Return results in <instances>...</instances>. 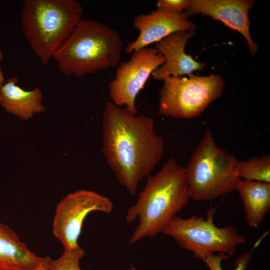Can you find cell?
<instances>
[{"label":"cell","mask_w":270,"mask_h":270,"mask_svg":"<svg viewBox=\"0 0 270 270\" xmlns=\"http://www.w3.org/2000/svg\"><path fill=\"white\" fill-rule=\"evenodd\" d=\"M102 154L118 182L132 195L139 182L150 175L164 149L153 118L135 114L112 102L102 116Z\"/></svg>","instance_id":"6da1fadb"},{"label":"cell","mask_w":270,"mask_h":270,"mask_svg":"<svg viewBox=\"0 0 270 270\" xmlns=\"http://www.w3.org/2000/svg\"><path fill=\"white\" fill-rule=\"evenodd\" d=\"M146 178L136 202L128 208L125 216L128 223L138 220L129 240L130 244L162 232L190 199L184 168L173 158H170L158 173Z\"/></svg>","instance_id":"7a4b0ae2"},{"label":"cell","mask_w":270,"mask_h":270,"mask_svg":"<svg viewBox=\"0 0 270 270\" xmlns=\"http://www.w3.org/2000/svg\"><path fill=\"white\" fill-rule=\"evenodd\" d=\"M122 46L115 30L82 18L52 58L66 76L81 77L118 66Z\"/></svg>","instance_id":"3957f363"},{"label":"cell","mask_w":270,"mask_h":270,"mask_svg":"<svg viewBox=\"0 0 270 270\" xmlns=\"http://www.w3.org/2000/svg\"><path fill=\"white\" fill-rule=\"evenodd\" d=\"M76 0H25L20 20L23 34L42 64L46 66L82 18Z\"/></svg>","instance_id":"277c9868"},{"label":"cell","mask_w":270,"mask_h":270,"mask_svg":"<svg viewBox=\"0 0 270 270\" xmlns=\"http://www.w3.org/2000/svg\"><path fill=\"white\" fill-rule=\"evenodd\" d=\"M238 160L218 148L207 128L184 168L190 198L212 200L236 190Z\"/></svg>","instance_id":"5b68a950"},{"label":"cell","mask_w":270,"mask_h":270,"mask_svg":"<svg viewBox=\"0 0 270 270\" xmlns=\"http://www.w3.org/2000/svg\"><path fill=\"white\" fill-rule=\"evenodd\" d=\"M215 208H210L206 218L194 215L188 218L174 216L162 233L170 236L178 246L202 260L206 256L222 252L231 256L246 239L231 226L218 227L214 222Z\"/></svg>","instance_id":"8992f818"},{"label":"cell","mask_w":270,"mask_h":270,"mask_svg":"<svg viewBox=\"0 0 270 270\" xmlns=\"http://www.w3.org/2000/svg\"><path fill=\"white\" fill-rule=\"evenodd\" d=\"M164 78L159 92L158 114L165 117L191 118L200 115L222 94L224 82L219 74Z\"/></svg>","instance_id":"52a82bcc"},{"label":"cell","mask_w":270,"mask_h":270,"mask_svg":"<svg viewBox=\"0 0 270 270\" xmlns=\"http://www.w3.org/2000/svg\"><path fill=\"white\" fill-rule=\"evenodd\" d=\"M113 204L106 196L92 190H81L64 196L58 204L52 220L54 236L64 248L78 247L84 222L94 212L110 213Z\"/></svg>","instance_id":"ba28073f"},{"label":"cell","mask_w":270,"mask_h":270,"mask_svg":"<svg viewBox=\"0 0 270 270\" xmlns=\"http://www.w3.org/2000/svg\"><path fill=\"white\" fill-rule=\"evenodd\" d=\"M166 62L156 48L147 47L135 50L128 61L118 65L114 78L108 85L112 102L138 114L137 95L152 72Z\"/></svg>","instance_id":"9c48e42d"},{"label":"cell","mask_w":270,"mask_h":270,"mask_svg":"<svg viewBox=\"0 0 270 270\" xmlns=\"http://www.w3.org/2000/svg\"><path fill=\"white\" fill-rule=\"evenodd\" d=\"M254 4L252 0H191L185 12L188 16L200 13L203 16H210L238 31L246 38L252 54L254 56L258 47L250 34L248 15Z\"/></svg>","instance_id":"30bf717a"},{"label":"cell","mask_w":270,"mask_h":270,"mask_svg":"<svg viewBox=\"0 0 270 270\" xmlns=\"http://www.w3.org/2000/svg\"><path fill=\"white\" fill-rule=\"evenodd\" d=\"M188 18L184 12L176 14L158 9L150 14L136 15L133 24L139 34L136 40L128 44L125 52L129 54L146 48L176 32L194 30V24Z\"/></svg>","instance_id":"8fae6325"},{"label":"cell","mask_w":270,"mask_h":270,"mask_svg":"<svg viewBox=\"0 0 270 270\" xmlns=\"http://www.w3.org/2000/svg\"><path fill=\"white\" fill-rule=\"evenodd\" d=\"M194 34V30L178 31L156 43V48L166 62L152 72L154 80H163L168 76H189L205 67L204 62L196 61L184 52L188 40Z\"/></svg>","instance_id":"7c38bea8"},{"label":"cell","mask_w":270,"mask_h":270,"mask_svg":"<svg viewBox=\"0 0 270 270\" xmlns=\"http://www.w3.org/2000/svg\"><path fill=\"white\" fill-rule=\"evenodd\" d=\"M18 81L16 77L10 78L1 86L0 105L6 112L27 120L45 110L42 102V92L38 87L24 90L16 84Z\"/></svg>","instance_id":"4fadbf2b"},{"label":"cell","mask_w":270,"mask_h":270,"mask_svg":"<svg viewBox=\"0 0 270 270\" xmlns=\"http://www.w3.org/2000/svg\"><path fill=\"white\" fill-rule=\"evenodd\" d=\"M43 258L31 251L10 228L0 222V269L32 270Z\"/></svg>","instance_id":"5bb4252c"},{"label":"cell","mask_w":270,"mask_h":270,"mask_svg":"<svg viewBox=\"0 0 270 270\" xmlns=\"http://www.w3.org/2000/svg\"><path fill=\"white\" fill-rule=\"evenodd\" d=\"M236 190L242 202L247 223L258 228L270 210V183L240 180Z\"/></svg>","instance_id":"9a60e30c"},{"label":"cell","mask_w":270,"mask_h":270,"mask_svg":"<svg viewBox=\"0 0 270 270\" xmlns=\"http://www.w3.org/2000/svg\"><path fill=\"white\" fill-rule=\"evenodd\" d=\"M240 179L270 183V156L262 155L250 158L247 161L238 162Z\"/></svg>","instance_id":"2e32d148"},{"label":"cell","mask_w":270,"mask_h":270,"mask_svg":"<svg viewBox=\"0 0 270 270\" xmlns=\"http://www.w3.org/2000/svg\"><path fill=\"white\" fill-rule=\"evenodd\" d=\"M84 250L80 246L77 248H64L62 254L58 258L48 260L49 270H82L80 263L85 254Z\"/></svg>","instance_id":"e0dca14e"},{"label":"cell","mask_w":270,"mask_h":270,"mask_svg":"<svg viewBox=\"0 0 270 270\" xmlns=\"http://www.w3.org/2000/svg\"><path fill=\"white\" fill-rule=\"evenodd\" d=\"M255 246L250 252L242 253L234 262L236 268L233 270H246L252 260V254ZM230 256L222 252H218L206 256L203 262L208 267L210 270H224L222 267V262L226 260Z\"/></svg>","instance_id":"ac0fdd59"},{"label":"cell","mask_w":270,"mask_h":270,"mask_svg":"<svg viewBox=\"0 0 270 270\" xmlns=\"http://www.w3.org/2000/svg\"><path fill=\"white\" fill-rule=\"evenodd\" d=\"M191 0H158V9L172 13H180L190 6Z\"/></svg>","instance_id":"d6986e66"},{"label":"cell","mask_w":270,"mask_h":270,"mask_svg":"<svg viewBox=\"0 0 270 270\" xmlns=\"http://www.w3.org/2000/svg\"><path fill=\"white\" fill-rule=\"evenodd\" d=\"M50 258V257L49 256L44 257L41 263L32 270H49L48 260Z\"/></svg>","instance_id":"ffe728a7"},{"label":"cell","mask_w":270,"mask_h":270,"mask_svg":"<svg viewBox=\"0 0 270 270\" xmlns=\"http://www.w3.org/2000/svg\"><path fill=\"white\" fill-rule=\"evenodd\" d=\"M3 58H4L3 54L2 52V50L0 48V62L3 59ZM4 74L2 72V70L0 66V88L4 84Z\"/></svg>","instance_id":"44dd1931"},{"label":"cell","mask_w":270,"mask_h":270,"mask_svg":"<svg viewBox=\"0 0 270 270\" xmlns=\"http://www.w3.org/2000/svg\"><path fill=\"white\" fill-rule=\"evenodd\" d=\"M130 270H138L132 264L131 265Z\"/></svg>","instance_id":"7402d4cb"},{"label":"cell","mask_w":270,"mask_h":270,"mask_svg":"<svg viewBox=\"0 0 270 270\" xmlns=\"http://www.w3.org/2000/svg\"><path fill=\"white\" fill-rule=\"evenodd\" d=\"M0 270H2V269H0Z\"/></svg>","instance_id":"603a6c76"}]
</instances>
